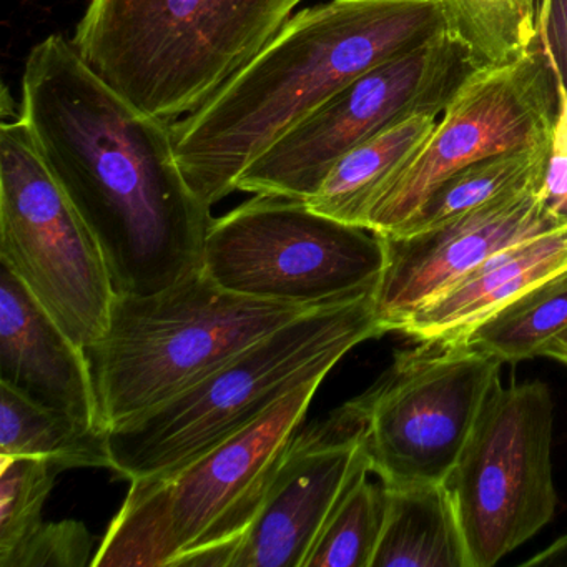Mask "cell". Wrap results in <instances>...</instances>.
Masks as SVG:
<instances>
[{
    "label": "cell",
    "mask_w": 567,
    "mask_h": 567,
    "mask_svg": "<svg viewBox=\"0 0 567 567\" xmlns=\"http://www.w3.org/2000/svg\"><path fill=\"white\" fill-rule=\"evenodd\" d=\"M19 114L97 238L115 293H157L202 271L214 220L182 172L171 122L125 101L62 35L29 54Z\"/></svg>",
    "instance_id": "obj_1"
},
{
    "label": "cell",
    "mask_w": 567,
    "mask_h": 567,
    "mask_svg": "<svg viewBox=\"0 0 567 567\" xmlns=\"http://www.w3.org/2000/svg\"><path fill=\"white\" fill-rule=\"evenodd\" d=\"M444 31L441 0H328L291 16L204 107L172 124L192 190L214 207L288 128Z\"/></svg>",
    "instance_id": "obj_2"
},
{
    "label": "cell",
    "mask_w": 567,
    "mask_h": 567,
    "mask_svg": "<svg viewBox=\"0 0 567 567\" xmlns=\"http://www.w3.org/2000/svg\"><path fill=\"white\" fill-rule=\"evenodd\" d=\"M303 0H91L72 44L94 74L152 117L204 107Z\"/></svg>",
    "instance_id": "obj_3"
},
{
    "label": "cell",
    "mask_w": 567,
    "mask_h": 567,
    "mask_svg": "<svg viewBox=\"0 0 567 567\" xmlns=\"http://www.w3.org/2000/svg\"><path fill=\"white\" fill-rule=\"evenodd\" d=\"M384 333L374 291L301 315L161 406L111 427L112 471L135 481L182 466L250 426L301 384L327 378L354 347Z\"/></svg>",
    "instance_id": "obj_4"
},
{
    "label": "cell",
    "mask_w": 567,
    "mask_h": 567,
    "mask_svg": "<svg viewBox=\"0 0 567 567\" xmlns=\"http://www.w3.org/2000/svg\"><path fill=\"white\" fill-rule=\"evenodd\" d=\"M323 380L301 384L182 466L131 481L92 566L184 567L195 554L240 544Z\"/></svg>",
    "instance_id": "obj_5"
},
{
    "label": "cell",
    "mask_w": 567,
    "mask_h": 567,
    "mask_svg": "<svg viewBox=\"0 0 567 567\" xmlns=\"http://www.w3.org/2000/svg\"><path fill=\"white\" fill-rule=\"evenodd\" d=\"M315 308L234 293L204 270L157 293L117 295L104 337L85 348L102 424L161 406Z\"/></svg>",
    "instance_id": "obj_6"
},
{
    "label": "cell",
    "mask_w": 567,
    "mask_h": 567,
    "mask_svg": "<svg viewBox=\"0 0 567 567\" xmlns=\"http://www.w3.org/2000/svg\"><path fill=\"white\" fill-rule=\"evenodd\" d=\"M384 265L381 235L257 195L212 221L202 270L234 293L315 308L374 291Z\"/></svg>",
    "instance_id": "obj_7"
},
{
    "label": "cell",
    "mask_w": 567,
    "mask_h": 567,
    "mask_svg": "<svg viewBox=\"0 0 567 567\" xmlns=\"http://www.w3.org/2000/svg\"><path fill=\"white\" fill-rule=\"evenodd\" d=\"M0 264L79 347L104 337L117 297L107 261L21 114L0 125Z\"/></svg>",
    "instance_id": "obj_8"
},
{
    "label": "cell",
    "mask_w": 567,
    "mask_h": 567,
    "mask_svg": "<svg viewBox=\"0 0 567 567\" xmlns=\"http://www.w3.org/2000/svg\"><path fill=\"white\" fill-rule=\"evenodd\" d=\"M503 361L464 338H423L357 396L371 473L384 486L444 483L460 460Z\"/></svg>",
    "instance_id": "obj_9"
},
{
    "label": "cell",
    "mask_w": 567,
    "mask_h": 567,
    "mask_svg": "<svg viewBox=\"0 0 567 567\" xmlns=\"http://www.w3.org/2000/svg\"><path fill=\"white\" fill-rule=\"evenodd\" d=\"M553 394L543 381L491 391L444 481L470 567L494 566L553 519Z\"/></svg>",
    "instance_id": "obj_10"
},
{
    "label": "cell",
    "mask_w": 567,
    "mask_h": 567,
    "mask_svg": "<svg viewBox=\"0 0 567 567\" xmlns=\"http://www.w3.org/2000/svg\"><path fill=\"white\" fill-rule=\"evenodd\" d=\"M473 71L466 52L444 31L328 99L258 155L235 187L307 200L337 162L368 138L420 112L443 114Z\"/></svg>",
    "instance_id": "obj_11"
},
{
    "label": "cell",
    "mask_w": 567,
    "mask_h": 567,
    "mask_svg": "<svg viewBox=\"0 0 567 567\" xmlns=\"http://www.w3.org/2000/svg\"><path fill=\"white\" fill-rule=\"evenodd\" d=\"M559 85L543 41L503 65L471 72L416 157L388 184L364 228L393 237L461 168L553 138Z\"/></svg>",
    "instance_id": "obj_12"
},
{
    "label": "cell",
    "mask_w": 567,
    "mask_h": 567,
    "mask_svg": "<svg viewBox=\"0 0 567 567\" xmlns=\"http://www.w3.org/2000/svg\"><path fill=\"white\" fill-rule=\"evenodd\" d=\"M357 398L295 434L231 567H303L354 477L370 467ZM371 470V467H370Z\"/></svg>",
    "instance_id": "obj_13"
},
{
    "label": "cell",
    "mask_w": 567,
    "mask_h": 567,
    "mask_svg": "<svg viewBox=\"0 0 567 567\" xmlns=\"http://www.w3.org/2000/svg\"><path fill=\"white\" fill-rule=\"evenodd\" d=\"M543 181L433 230L383 237L386 265L374 288V308L384 331L400 330L417 310L511 245L560 227L544 210Z\"/></svg>",
    "instance_id": "obj_14"
},
{
    "label": "cell",
    "mask_w": 567,
    "mask_h": 567,
    "mask_svg": "<svg viewBox=\"0 0 567 567\" xmlns=\"http://www.w3.org/2000/svg\"><path fill=\"white\" fill-rule=\"evenodd\" d=\"M0 383L89 430L107 431L85 348L0 264Z\"/></svg>",
    "instance_id": "obj_15"
},
{
    "label": "cell",
    "mask_w": 567,
    "mask_h": 567,
    "mask_svg": "<svg viewBox=\"0 0 567 567\" xmlns=\"http://www.w3.org/2000/svg\"><path fill=\"white\" fill-rule=\"evenodd\" d=\"M564 274L567 224L494 255L456 287L417 310L398 331L416 340L464 338L527 291Z\"/></svg>",
    "instance_id": "obj_16"
},
{
    "label": "cell",
    "mask_w": 567,
    "mask_h": 567,
    "mask_svg": "<svg viewBox=\"0 0 567 567\" xmlns=\"http://www.w3.org/2000/svg\"><path fill=\"white\" fill-rule=\"evenodd\" d=\"M441 112L411 115L348 152L307 198L311 210L363 227L381 192L416 157L440 122Z\"/></svg>",
    "instance_id": "obj_17"
},
{
    "label": "cell",
    "mask_w": 567,
    "mask_h": 567,
    "mask_svg": "<svg viewBox=\"0 0 567 567\" xmlns=\"http://www.w3.org/2000/svg\"><path fill=\"white\" fill-rule=\"evenodd\" d=\"M388 491L386 520L371 567H470L444 483Z\"/></svg>",
    "instance_id": "obj_18"
},
{
    "label": "cell",
    "mask_w": 567,
    "mask_h": 567,
    "mask_svg": "<svg viewBox=\"0 0 567 567\" xmlns=\"http://www.w3.org/2000/svg\"><path fill=\"white\" fill-rule=\"evenodd\" d=\"M0 456L49 461L59 471L109 467L107 431L89 430L0 383Z\"/></svg>",
    "instance_id": "obj_19"
},
{
    "label": "cell",
    "mask_w": 567,
    "mask_h": 567,
    "mask_svg": "<svg viewBox=\"0 0 567 567\" xmlns=\"http://www.w3.org/2000/svg\"><path fill=\"white\" fill-rule=\"evenodd\" d=\"M550 141L523 151L506 152L474 162L434 188L420 210L393 237L423 234L456 220L484 205L543 181Z\"/></svg>",
    "instance_id": "obj_20"
},
{
    "label": "cell",
    "mask_w": 567,
    "mask_h": 567,
    "mask_svg": "<svg viewBox=\"0 0 567 567\" xmlns=\"http://www.w3.org/2000/svg\"><path fill=\"white\" fill-rule=\"evenodd\" d=\"M450 38L474 71L520 58L537 41L536 0H441Z\"/></svg>",
    "instance_id": "obj_21"
},
{
    "label": "cell",
    "mask_w": 567,
    "mask_h": 567,
    "mask_svg": "<svg viewBox=\"0 0 567 567\" xmlns=\"http://www.w3.org/2000/svg\"><path fill=\"white\" fill-rule=\"evenodd\" d=\"M567 328V274L527 291L477 324L464 340L503 363L540 357L543 348Z\"/></svg>",
    "instance_id": "obj_22"
},
{
    "label": "cell",
    "mask_w": 567,
    "mask_h": 567,
    "mask_svg": "<svg viewBox=\"0 0 567 567\" xmlns=\"http://www.w3.org/2000/svg\"><path fill=\"white\" fill-rule=\"evenodd\" d=\"M364 467L334 507L311 547L303 567H371L384 520L390 491L370 481Z\"/></svg>",
    "instance_id": "obj_23"
},
{
    "label": "cell",
    "mask_w": 567,
    "mask_h": 567,
    "mask_svg": "<svg viewBox=\"0 0 567 567\" xmlns=\"http://www.w3.org/2000/svg\"><path fill=\"white\" fill-rule=\"evenodd\" d=\"M61 471L45 460L0 456V557L44 523L45 503Z\"/></svg>",
    "instance_id": "obj_24"
},
{
    "label": "cell",
    "mask_w": 567,
    "mask_h": 567,
    "mask_svg": "<svg viewBox=\"0 0 567 567\" xmlns=\"http://www.w3.org/2000/svg\"><path fill=\"white\" fill-rule=\"evenodd\" d=\"M94 537L81 520L42 523L8 556L0 567H85L92 566Z\"/></svg>",
    "instance_id": "obj_25"
},
{
    "label": "cell",
    "mask_w": 567,
    "mask_h": 567,
    "mask_svg": "<svg viewBox=\"0 0 567 567\" xmlns=\"http://www.w3.org/2000/svg\"><path fill=\"white\" fill-rule=\"evenodd\" d=\"M544 210L557 225L567 224V95L559 99V111L550 138V155L540 185Z\"/></svg>",
    "instance_id": "obj_26"
},
{
    "label": "cell",
    "mask_w": 567,
    "mask_h": 567,
    "mask_svg": "<svg viewBox=\"0 0 567 567\" xmlns=\"http://www.w3.org/2000/svg\"><path fill=\"white\" fill-rule=\"evenodd\" d=\"M553 62L559 99L567 95V0H550L549 12L537 32Z\"/></svg>",
    "instance_id": "obj_27"
},
{
    "label": "cell",
    "mask_w": 567,
    "mask_h": 567,
    "mask_svg": "<svg viewBox=\"0 0 567 567\" xmlns=\"http://www.w3.org/2000/svg\"><path fill=\"white\" fill-rule=\"evenodd\" d=\"M524 566H553V567H567V534L554 540L553 544L534 554L530 559L523 563Z\"/></svg>",
    "instance_id": "obj_28"
},
{
    "label": "cell",
    "mask_w": 567,
    "mask_h": 567,
    "mask_svg": "<svg viewBox=\"0 0 567 567\" xmlns=\"http://www.w3.org/2000/svg\"><path fill=\"white\" fill-rule=\"evenodd\" d=\"M540 357L553 358L567 367V328L553 338L540 351Z\"/></svg>",
    "instance_id": "obj_29"
},
{
    "label": "cell",
    "mask_w": 567,
    "mask_h": 567,
    "mask_svg": "<svg viewBox=\"0 0 567 567\" xmlns=\"http://www.w3.org/2000/svg\"><path fill=\"white\" fill-rule=\"evenodd\" d=\"M550 0H536V29L543 28L544 21H546L547 12H549Z\"/></svg>",
    "instance_id": "obj_30"
}]
</instances>
